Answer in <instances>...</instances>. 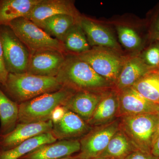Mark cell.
I'll use <instances>...</instances> for the list:
<instances>
[{
  "label": "cell",
  "instance_id": "1",
  "mask_svg": "<svg viewBox=\"0 0 159 159\" xmlns=\"http://www.w3.org/2000/svg\"><path fill=\"white\" fill-rule=\"evenodd\" d=\"M63 87L56 77L27 73H9L5 85L1 86L6 96L18 104L59 90Z\"/></svg>",
  "mask_w": 159,
  "mask_h": 159
},
{
  "label": "cell",
  "instance_id": "2",
  "mask_svg": "<svg viewBox=\"0 0 159 159\" xmlns=\"http://www.w3.org/2000/svg\"><path fill=\"white\" fill-rule=\"evenodd\" d=\"M63 87L75 92H97L111 83L99 76L87 63L75 54H66L63 64L56 76Z\"/></svg>",
  "mask_w": 159,
  "mask_h": 159
},
{
  "label": "cell",
  "instance_id": "3",
  "mask_svg": "<svg viewBox=\"0 0 159 159\" xmlns=\"http://www.w3.org/2000/svg\"><path fill=\"white\" fill-rule=\"evenodd\" d=\"M75 92L63 87L59 90L43 94L19 104L18 123H33L50 120L54 109L58 106L63 105Z\"/></svg>",
  "mask_w": 159,
  "mask_h": 159
},
{
  "label": "cell",
  "instance_id": "4",
  "mask_svg": "<svg viewBox=\"0 0 159 159\" xmlns=\"http://www.w3.org/2000/svg\"><path fill=\"white\" fill-rule=\"evenodd\" d=\"M159 115L145 114L125 116L120 119V129L138 150L151 153Z\"/></svg>",
  "mask_w": 159,
  "mask_h": 159
},
{
  "label": "cell",
  "instance_id": "5",
  "mask_svg": "<svg viewBox=\"0 0 159 159\" xmlns=\"http://www.w3.org/2000/svg\"><path fill=\"white\" fill-rule=\"evenodd\" d=\"M8 26L29 49L30 54L44 49H54L67 54L62 43L55 38L51 37L26 18H19L13 20Z\"/></svg>",
  "mask_w": 159,
  "mask_h": 159
},
{
  "label": "cell",
  "instance_id": "6",
  "mask_svg": "<svg viewBox=\"0 0 159 159\" xmlns=\"http://www.w3.org/2000/svg\"><path fill=\"white\" fill-rule=\"evenodd\" d=\"M75 55L89 64L99 76L114 84L126 60L118 54L117 51L99 47Z\"/></svg>",
  "mask_w": 159,
  "mask_h": 159
},
{
  "label": "cell",
  "instance_id": "7",
  "mask_svg": "<svg viewBox=\"0 0 159 159\" xmlns=\"http://www.w3.org/2000/svg\"><path fill=\"white\" fill-rule=\"evenodd\" d=\"M0 41L5 67L8 73H26L30 51L9 26H0Z\"/></svg>",
  "mask_w": 159,
  "mask_h": 159
},
{
  "label": "cell",
  "instance_id": "8",
  "mask_svg": "<svg viewBox=\"0 0 159 159\" xmlns=\"http://www.w3.org/2000/svg\"><path fill=\"white\" fill-rule=\"evenodd\" d=\"M120 129V119L104 125L95 126L79 140L80 150L76 155L79 159L99 157L109 142Z\"/></svg>",
  "mask_w": 159,
  "mask_h": 159
},
{
  "label": "cell",
  "instance_id": "9",
  "mask_svg": "<svg viewBox=\"0 0 159 159\" xmlns=\"http://www.w3.org/2000/svg\"><path fill=\"white\" fill-rule=\"evenodd\" d=\"M67 54L54 49H44L30 54L26 73L56 77Z\"/></svg>",
  "mask_w": 159,
  "mask_h": 159
},
{
  "label": "cell",
  "instance_id": "10",
  "mask_svg": "<svg viewBox=\"0 0 159 159\" xmlns=\"http://www.w3.org/2000/svg\"><path fill=\"white\" fill-rule=\"evenodd\" d=\"M51 120L33 123H18L13 130L0 135V150H7L42 134L52 131Z\"/></svg>",
  "mask_w": 159,
  "mask_h": 159
},
{
  "label": "cell",
  "instance_id": "11",
  "mask_svg": "<svg viewBox=\"0 0 159 159\" xmlns=\"http://www.w3.org/2000/svg\"><path fill=\"white\" fill-rule=\"evenodd\" d=\"M119 100L118 118L141 114L159 115V107L149 102L133 87L117 91Z\"/></svg>",
  "mask_w": 159,
  "mask_h": 159
},
{
  "label": "cell",
  "instance_id": "12",
  "mask_svg": "<svg viewBox=\"0 0 159 159\" xmlns=\"http://www.w3.org/2000/svg\"><path fill=\"white\" fill-rule=\"evenodd\" d=\"M59 14L69 15L80 20V15L73 1L42 0L25 16L35 25L47 18Z\"/></svg>",
  "mask_w": 159,
  "mask_h": 159
},
{
  "label": "cell",
  "instance_id": "13",
  "mask_svg": "<svg viewBox=\"0 0 159 159\" xmlns=\"http://www.w3.org/2000/svg\"><path fill=\"white\" fill-rule=\"evenodd\" d=\"M93 128L77 114L68 110L63 118L53 124L52 133L57 140H78Z\"/></svg>",
  "mask_w": 159,
  "mask_h": 159
},
{
  "label": "cell",
  "instance_id": "14",
  "mask_svg": "<svg viewBox=\"0 0 159 159\" xmlns=\"http://www.w3.org/2000/svg\"><path fill=\"white\" fill-rule=\"evenodd\" d=\"M80 150L79 140H59L41 145L20 159H59Z\"/></svg>",
  "mask_w": 159,
  "mask_h": 159
},
{
  "label": "cell",
  "instance_id": "15",
  "mask_svg": "<svg viewBox=\"0 0 159 159\" xmlns=\"http://www.w3.org/2000/svg\"><path fill=\"white\" fill-rule=\"evenodd\" d=\"M102 93L90 91L76 92L63 106L68 110L77 114L87 122L96 110Z\"/></svg>",
  "mask_w": 159,
  "mask_h": 159
},
{
  "label": "cell",
  "instance_id": "16",
  "mask_svg": "<svg viewBox=\"0 0 159 159\" xmlns=\"http://www.w3.org/2000/svg\"><path fill=\"white\" fill-rule=\"evenodd\" d=\"M79 24L90 45L116 51L120 50V47L113 35L106 28L84 16H80Z\"/></svg>",
  "mask_w": 159,
  "mask_h": 159
},
{
  "label": "cell",
  "instance_id": "17",
  "mask_svg": "<svg viewBox=\"0 0 159 159\" xmlns=\"http://www.w3.org/2000/svg\"><path fill=\"white\" fill-rule=\"evenodd\" d=\"M119 100L116 90L106 92L97 105L93 116L87 123L93 127L104 125L118 118Z\"/></svg>",
  "mask_w": 159,
  "mask_h": 159
},
{
  "label": "cell",
  "instance_id": "18",
  "mask_svg": "<svg viewBox=\"0 0 159 159\" xmlns=\"http://www.w3.org/2000/svg\"><path fill=\"white\" fill-rule=\"evenodd\" d=\"M153 69H157L147 65L143 58L139 56L126 59L115 83L116 90L120 91L133 86L142 76Z\"/></svg>",
  "mask_w": 159,
  "mask_h": 159
},
{
  "label": "cell",
  "instance_id": "19",
  "mask_svg": "<svg viewBox=\"0 0 159 159\" xmlns=\"http://www.w3.org/2000/svg\"><path fill=\"white\" fill-rule=\"evenodd\" d=\"M42 0L0 1V26H8L13 20L25 17Z\"/></svg>",
  "mask_w": 159,
  "mask_h": 159
},
{
  "label": "cell",
  "instance_id": "20",
  "mask_svg": "<svg viewBox=\"0 0 159 159\" xmlns=\"http://www.w3.org/2000/svg\"><path fill=\"white\" fill-rule=\"evenodd\" d=\"M57 141L51 131L42 134L9 150H0V159H20L41 145Z\"/></svg>",
  "mask_w": 159,
  "mask_h": 159
},
{
  "label": "cell",
  "instance_id": "21",
  "mask_svg": "<svg viewBox=\"0 0 159 159\" xmlns=\"http://www.w3.org/2000/svg\"><path fill=\"white\" fill-rule=\"evenodd\" d=\"M79 20L72 16L59 14L47 18L36 25L61 42L66 33Z\"/></svg>",
  "mask_w": 159,
  "mask_h": 159
},
{
  "label": "cell",
  "instance_id": "22",
  "mask_svg": "<svg viewBox=\"0 0 159 159\" xmlns=\"http://www.w3.org/2000/svg\"><path fill=\"white\" fill-rule=\"evenodd\" d=\"M19 104L6 96L0 86V135L9 133L18 123Z\"/></svg>",
  "mask_w": 159,
  "mask_h": 159
},
{
  "label": "cell",
  "instance_id": "23",
  "mask_svg": "<svg viewBox=\"0 0 159 159\" xmlns=\"http://www.w3.org/2000/svg\"><path fill=\"white\" fill-rule=\"evenodd\" d=\"M137 150L127 136L119 129L114 135L107 147L99 157L125 159L129 154Z\"/></svg>",
  "mask_w": 159,
  "mask_h": 159
},
{
  "label": "cell",
  "instance_id": "24",
  "mask_svg": "<svg viewBox=\"0 0 159 159\" xmlns=\"http://www.w3.org/2000/svg\"><path fill=\"white\" fill-rule=\"evenodd\" d=\"M132 87L149 102L159 107V69L148 71Z\"/></svg>",
  "mask_w": 159,
  "mask_h": 159
},
{
  "label": "cell",
  "instance_id": "25",
  "mask_svg": "<svg viewBox=\"0 0 159 159\" xmlns=\"http://www.w3.org/2000/svg\"><path fill=\"white\" fill-rule=\"evenodd\" d=\"M61 43L67 54H80L91 49L79 22L71 27L66 33Z\"/></svg>",
  "mask_w": 159,
  "mask_h": 159
},
{
  "label": "cell",
  "instance_id": "26",
  "mask_svg": "<svg viewBox=\"0 0 159 159\" xmlns=\"http://www.w3.org/2000/svg\"><path fill=\"white\" fill-rule=\"evenodd\" d=\"M119 41L126 48L134 49L142 45V39L133 29L125 26L117 27Z\"/></svg>",
  "mask_w": 159,
  "mask_h": 159
},
{
  "label": "cell",
  "instance_id": "27",
  "mask_svg": "<svg viewBox=\"0 0 159 159\" xmlns=\"http://www.w3.org/2000/svg\"><path fill=\"white\" fill-rule=\"evenodd\" d=\"M143 59L145 63L151 67L159 69V42L148 48L145 51Z\"/></svg>",
  "mask_w": 159,
  "mask_h": 159
},
{
  "label": "cell",
  "instance_id": "28",
  "mask_svg": "<svg viewBox=\"0 0 159 159\" xmlns=\"http://www.w3.org/2000/svg\"><path fill=\"white\" fill-rule=\"evenodd\" d=\"M9 74L5 67L3 58L2 48L0 41V86L5 85Z\"/></svg>",
  "mask_w": 159,
  "mask_h": 159
},
{
  "label": "cell",
  "instance_id": "29",
  "mask_svg": "<svg viewBox=\"0 0 159 159\" xmlns=\"http://www.w3.org/2000/svg\"><path fill=\"white\" fill-rule=\"evenodd\" d=\"M67 111L68 110L64 106H58L52 111L50 120L52 121L53 124L57 123L63 118Z\"/></svg>",
  "mask_w": 159,
  "mask_h": 159
},
{
  "label": "cell",
  "instance_id": "30",
  "mask_svg": "<svg viewBox=\"0 0 159 159\" xmlns=\"http://www.w3.org/2000/svg\"><path fill=\"white\" fill-rule=\"evenodd\" d=\"M149 33V36L152 39L156 40L159 39V11L155 16L152 22Z\"/></svg>",
  "mask_w": 159,
  "mask_h": 159
},
{
  "label": "cell",
  "instance_id": "31",
  "mask_svg": "<svg viewBox=\"0 0 159 159\" xmlns=\"http://www.w3.org/2000/svg\"><path fill=\"white\" fill-rule=\"evenodd\" d=\"M159 158L154 156L151 153L143 152L137 150L134 152L126 157L125 159H159Z\"/></svg>",
  "mask_w": 159,
  "mask_h": 159
},
{
  "label": "cell",
  "instance_id": "32",
  "mask_svg": "<svg viewBox=\"0 0 159 159\" xmlns=\"http://www.w3.org/2000/svg\"><path fill=\"white\" fill-rule=\"evenodd\" d=\"M151 153L154 156L159 158V137L154 142L152 147Z\"/></svg>",
  "mask_w": 159,
  "mask_h": 159
},
{
  "label": "cell",
  "instance_id": "33",
  "mask_svg": "<svg viewBox=\"0 0 159 159\" xmlns=\"http://www.w3.org/2000/svg\"><path fill=\"white\" fill-rule=\"evenodd\" d=\"M159 137V117L158 119V122L157 125V128L156 132L155 134L154 137L153 144L155 141L156 140V139H157ZM152 144V145H153Z\"/></svg>",
  "mask_w": 159,
  "mask_h": 159
},
{
  "label": "cell",
  "instance_id": "34",
  "mask_svg": "<svg viewBox=\"0 0 159 159\" xmlns=\"http://www.w3.org/2000/svg\"><path fill=\"white\" fill-rule=\"evenodd\" d=\"M59 159H78V158L76 156H68Z\"/></svg>",
  "mask_w": 159,
  "mask_h": 159
},
{
  "label": "cell",
  "instance_id": "35",
  "mask_svg": "<svg viewBox=\"0 0 159 159\" xmlns=\"http://www.w3.org/2000/svg\"><path fill=\"white\" fill-rule=\"evenodd\" d=\"M89 159H112L111 158H104V157H96L93 158H91Z\"/></svg>",
  "mask_w": 159,
  "mask_h": 159
},
{
  "label": "cell",
  "instance_id": "36",
  "mask_svg": "<svg viewBox=\"0 0 159 159\" xmlns=\"http://www.w3.org/2000/svg\"><path fill=\"white\" fill-rule=\"evenodd\" d=\"M158 41L159 43V39L157 40Z\"/></svg>",
  "mask_w": 159,
  "mask_h": 159
},
{
  "label": "cell",
  "instance_id": "37",
  "mask_svg": "<svg viewBox=\"0 0 159 159\" xmlns=\"http://www.w3.org/2000/svg\"></svg>",
  "mask_w": 159,
  "mask_h": 159
},
{
  "label": "cell",
  "instance_id": "38",
  "mask_svg": "<svg viewBox=\"0 0 159 159\" xmlns=\"http://www.w3.org/2000/svg\"></svg>",
  "mask_w": 159,
  "mask_h": 159
}]
</instances>
